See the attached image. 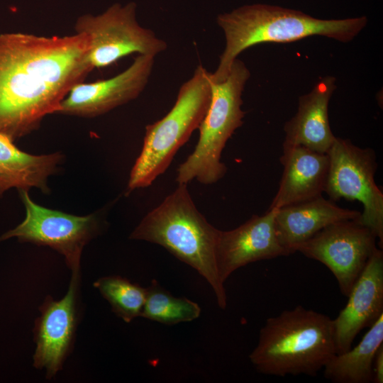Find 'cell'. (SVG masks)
Instances as JSON below:
<instances>
[{"label":"cell","instance_id":"obj_13","mask_svg":"<svg viewBox=\"0 0 383 383\" xmlns=\"http://www.w3.org/2000/svg\"><path fill=\"white\" fill-rule=\"evenodd\" d=\"M275 213L276 209H268L263 215H253L233 230L220 231L216 262L223 284L236 270L250 263L291 255L277 239Z\"/></svg>","mask_w":383,"mask_h":383},{"label":"cell","instance_id":"obj_7","mask_svg":"<svg viewBox=\"0 0 383 383\" xmlns=\"http://www.w3.org/2000/svg\"><path fill=\"white\" fill-rule=\"evenodd\" d=\"M136 9L134 2L116 3L99 15L84 14L77 18L75 33L89 39L93 70L108 67L133 53L155 57L167 49L165 40L138 23Z\"/></svg>","mask_w":383,"mask_h":383},{"label":"cell","instance_id":"obj_1","mask_svg":"<svg viewBox=\"0 0 383 383\" xmlns=\"http://www.w3.org/2000/svg\"><path fill=\"white\" fill-rule=\"evenodd\" d=\"M82 33H0V133L15 141L36 130L93 68Z\"/></svg>","mask_w":383,"mask_h":383},{"label":"cell","instance_id":"obj_12","mask_svg":"<svg viewBox=\"0 0 383 383\" xmlns=\"http://www.w3.org/2000/svg\"><path fill=\"white\" fill-rule=\"evenodd\" d=\"M79 270L72 271L68 291L62 299L46 297L35 321L33 365L37 369H45L48 379L62 369L71 351L77 326Z\"/></svg>","mask_w":383,"mask_h":383},{"label":"cell","instance_id":"obj_3","mask_svg":"<svg viewBox=\"0 0 383 383\" xmlns=\"http://www.w3.org/2000/svg\"><path fill=\"white\" fill-rule=\"evenodd\" d=\"M220 230L196 207L187 184L178 187L148 212L130 235L160 245L197 271L211 285L218 306H227V295L216 262Z\"/></svg>","mask_w":383,"mask_h":383},{"label":"cell","instance_id":"obj_18","mask_svg":"<svg viewBox=\"0 0 383 383\" xmlns=\"http://www.w3.org/2000/svg\"><path fill=\"white\" fill-rule=\"evenodd\" d=\"M60 152L35 155L18 148L14 141L0 133V196L10 189L48 192V180L62 160Z\"/></svg>","mask_w":383,"mask_h":383},{"label":"cell","instance_id":"obj_10","mask_svg":"<svg viewBox=\"0 0 383 383\" xmlns=\"http://www.w3.org/2000/svg\"><path fill=\"white\" fill-rule=\"evenodd\" d=\"M377 238L357 218L340 221L297 245L295 252L326 266L335 277L342 294L348 296L377 250Z\"/></svg>","mask_w":383,"mask_h":383},{"label":"cell","instance_id":"obj_6","mask_svg":"<svg viewBox=\"0 0 383 383\" xmlns=\"http://www.w3.org/2000/svg\"><path fill=\"white\" fill-rule=\"evenodd\" d=\"M250 72L245 63L236 58L227 77L211 84V98L199 129V138L194 151L177 169L176 182L188 184L196 179L212 184L226 173L221 161L228 140L240 127L245 112L242 94Z\"/></svg>","mask_w":383,"mask_h":383},{"label":"cell","instance_id":"obj_9","mask_svg":"<svg viewBox=\"0 0 383 383\" xmlns=\"http://www.w3.org/2000/svg\"><path fill=\"white\" fill-rule=\"evenodd\" d=\"M28 191H19L26 209L24 220L0 237V241L13 237L20 242L49 246L65 257L72 271L80 270L84 247L99 231L98 216H76L40 206L33 201Z\"/></svg>","mask_w":383,"mask_h":383},{"label":"cell","instance_id":"obj_20","mask_svg":"<svg viewBox=\"0 0 383 383\" xmlns=\"http://www.w3.org/2000/svg\"><path fill=\"white\" fill-rule=\"evenodd\" d=\"M146 298L141 317L165 325L189 322L198 318L201 308L184 297H175L152 280L146 288Z\"/></svg>","mask_w":383,"mask_h":383},{"label":"cell","instance_id":"obj_21","mask_svg":"<svg viewBox=\"0 0 383 383\" xmlns=\"http://www.w3.org/2000/svg\"><path fill=\"white\" fill-rule=\"evenodd\" d=\"M94 286L109 302L112 311L125 322L141 316L146 298V288L120 276L98 279Z\"/></svg>","mask_w":383,"mask_h":383},{"label":"cell","instance_id":"obj_22","mask_svg":"<svg viewBox=\"0 0 383 383\" xmlns=\"http://www.w3.org/2000/svg\"><path fill=\"white\" fill-rule=\"evenodd\" d=\"M373 381L374 383L383 382V345L377 350L372 365Z\"/></svg>","mask_w":383,"mask_h":383},{"label":"cell","instance_id":"obj_16","mask_svg":"<svg viewBox=\"0 0 383 383\" xmlns=\"http://www.w3.org/2000/svg\"><path fill=\"white\" fill-rule=\"evenodd\" d=\"M280 162L283 173L270 209H278L322 195L328 171L327 153L302 146L283 148Z\"/></svg>","mask_w":383,"mask_h":383},{"label":"cell","instance_id":"obj_5","mask_svg":"<svg viewBox=\"0 0 383 383\" xmlns=\"http://www.w3.org/2000/svg\"><path fill=\"white\" fill-rule=\"evenodd\" d=\"M211 98V72L199 65L180 87L167 114L145 127L140 154L130 173L128 192L150 186L165 172L178 150L199 128Z\"/></svg>","mask_w":383,"mask_h":383},{"label":"cell","instance_id":"obj_2","mask_svg":"<svg viewBox=\"0 0 383 383\" xmlns=\"http://www.w3.org/2000/svg\"><path fill=\"white\" fill-rule=\"evenodd\" d=\"M217 23L226 43L213 82L228 76L237 57L247 48L265 43H286L313 35H321L348 43L365 27V16L345 19H319L301 11L267 4L246 5L219 14Z\"/></svg>","mask_w":383,"mask_h":383},{"label":"cell","instance_id":"obj_19","mask_svg":"<svg viewBox=\"0 0 383 383\" xmlns=\"http://www.w3.org/2000/svg\"><path fill=\"white\" fill-rule=\"evenodd\" d=\"M382 345L383 314L370 327L358 345L331 357L323 369L325 377L335 383L372 382L374 358Z\"/></svg>","mask_w":383,"mask_h":383},{"label":"cell","instance_id":"obj_8","mask_svg":"<svg viewBox=\"0 0 383 383\" xmlns=\"http://www.w3.org/2000/svg\"><path fill=\"white\" fill-rule=\"evenodd\" d=\"M328 171L324 192L331 200H357L363 211L357 218L383 243V194L375 183L374 152L361 148L349 140L336 138L327 152Z\"/></svg>","mask_w":383,"mask_h":383},{"label":"cell","instance_id":"obj_14","mask_svg":"<svg viewBox=\"0 0 383 383\" xmlns=\"http://www.w3.org/2000/svg\"><path fill=\"white\" fill-rule=\"evenodd\" d=\"M348 302L333 319L336 353L348 350L365 328L383 314V252L374 251L352 287Z\"/></svg>","mask_w":383,"mask_h":383},{"label":"cell","instance_id":"obj_4","mask_svg":"<svg viewBox=\"0 0 383 383\" xmlns=\"http://www.w3.org/2000/svg\"><path fill=\"white\" fill-rule=\"evenodd\" d=\"M335 354L333 319L297 306L267 319L249 358L264 374L315 376Z\"/></svg>","mask_w":383,"mask_h":383},{"label":"cell","instance_id":"obj_11","mask_svg":"<svg viewBox=\"0 0 383 383\" xmlns=\"http://www.w3.org/2000/svg\"><path fill=\"white\" fill-rule=\"evenodd\" d=\"M154 62L152 55H138L128 68L111 78L76 84L55 113L93 118L135 99L145 89Z\"/></svg>","mask_w":383,"mask_h":383},{"label":"cell","instance_id":"obj_15","mask_svg":"<svg viewBox=\"0 0 383 383\" xmlns=\"http://www.w3.org/2000/svg\"><path fill=\"white\" fill-rule=\"evenodd\" d=\"M335 82L333 76L324 77L309 93L299 97L296 113L284 126L283 148L302 146L327 153L336 138L331 129L328 112Z\"/></svg>","mask_w":383,"mask_h":383},{"label":"cell","instance_id":"obj_17","mask_svg":"<svg viewBox=\"0 0 383 383\" xmlns=\"http://www.w3.org/2000/svg\"><path fill=\"white\" fill-rule=\"evenodd\" d=\"M360 215V211L340 207L321 195L276 209L274 229L279 243L293 254L297 245L327 226L355 219Z\"/></svg>","mask_w":383,"mask_h":383}]
</instances>
